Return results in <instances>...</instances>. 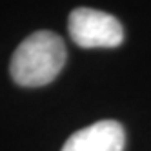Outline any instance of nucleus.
Returning a JSON list of instances; mask_svg holds the SVG:
<instances>
[{"instance_id": "2", "label": "nucleus", "mask_w": 151, "mask_h": 151, "mask_svg": "<svg viewBox=\"0 0 151 151\" xmlns=\"http://www.w3.org/2000/svg\"><path fill=\"white\" fill-rule=\"evenodd\" d=\"M69 37L77 46L91 47H116L124 42V27L118 20L91 7L73 9L68 20Z\"/></svg>"}, {"instance_id": "3", "label": "nucleus", "mask_w": 151, "mask_h": 151, "mask_svg": "<svg viewBox=\"0 0 151 151\" xmlns=\"http://www.w3.org/2000/svg\"><path fill=\"white\" fill-rule=\"evenodd\" d=\"M126 133L120 122L99 120L75 131L64 144L62 151H124Z\"/></svg>"}, {"instance_id": "1", "label": "nucleus", "mask_w": 151, "mask_h": 151, "mask_svg": "<svg viewBox=\"0 0 151 151\" xmlns=\"http://www.w3.org/2000/svg\"><path fill=\"white\" fill-rule=\"evenodd\" d=\"M64 40L53 31H35L20 44L9 64L13 80L22 88H40L53 82L66 64Z\"/></svg>"}]
</instances>
